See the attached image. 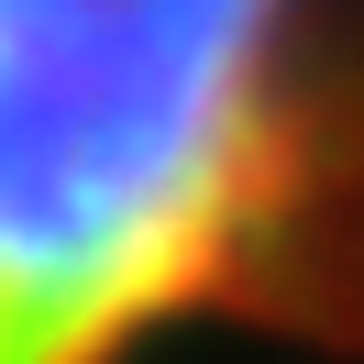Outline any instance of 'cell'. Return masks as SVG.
I'll list each match as a JSON object with an SVG mask.
<instances>
[{"instance_id": "1", "label": "cell", "mask_w": 364, "mask_h": 364, "mask_svg": "<svg viewBox=\"0 0 364 364\" xmlns=\"http://www.w3.org/2000/svg\"><path fill=\"white\" fill-rule=\"evenodd\" d=\"M199 331L364 364V0H0V364Z\"/></svg>"}]
</instances>
